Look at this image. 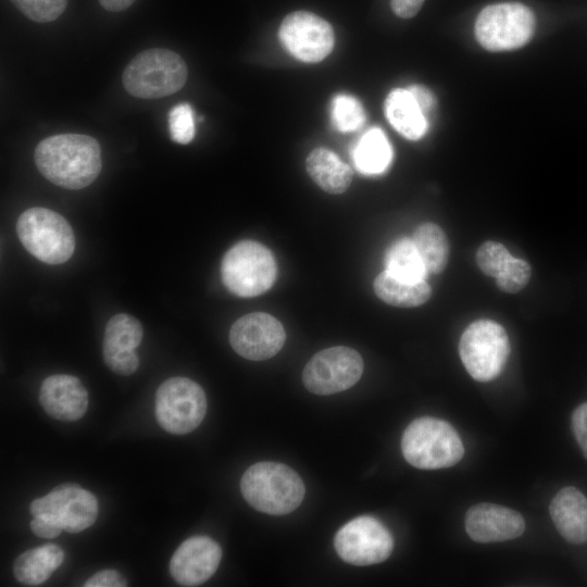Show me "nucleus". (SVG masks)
<instances>
[{"label": "nucleus", "mask_w": 587, "mask_h": 587, "mask_svg": "<svg viewBox=\"0 0 587 587\" xmlns=\"http://www.w3.org/2000/svg\"><path fill=\"white\" fill-rule=\"evenodd\" d=\"M34 159L45 178L65 189L87 187L101 171L100 145L84 134L47 137L36 146Z\"/></svg>", "instance_id": "1"}, {"label": "nucleus", "mask_w": 587, "mask_h": 587, "mask_svg": "<svg viewBox=\"0 0 587 587\" xmlns=\"http://www.w3.org/2000/svg\"><path fill=\"white\" fill-rule=\"evenodd\" d=\"M246 501L255 510L284 515L302 502L305 488L301 477L286 464L263 461L246 470L240 480Z\"/></svg>", "instance_id": "2"}, {"label": "nucleus", "mask_w": 587, "mask_h": 587, "mask_svg": "<svg viewBox=\"0 0 587 587\" xmlns=\"http://www.w3.org/2000/svg\"><path fill=\"white\" fill-rule=\"evenodd\" d=\"M184 59L165 48L147 49L126 65L122 82L126 91L139 99H159L180 90L187 82Z\"/></svg>", "instance_id": "3"}, {"label": "nucleus", "mask_w": 587, "mask_h": 587, "mask_svg": "<svg viewBox=\"0 0 587 587\" xmlns=\"http://www.w3.org/2000/svg\"><path fill=\"white\" fill-rule=\"evenodd\" d=\"M401 450L408 463L422 470L450 467L464 455L457 430L446 421L428 416L408 425L401 438Z\"/></svg>", "instance_id": "4"}, {"label": "nucleus", "mask_w": 587, "mask_h": 587, "mask_svg": "<svg viewBox=\"0 0 587 587\" xmlns=\"http://www.w3.org/2000/svg\"><path fill=\"white\" fill-rule=\"evenodd\" d=\"M276 275L277 265L272 252L258 241H238L222 259V282L238 297L250 298L267 291Z\"/></svg>", "instance_id": "5"}, {"label": "nucleus", "mask_w": 587, "mask_h": 587, "mask_svg": "<svg viewBox=\"0 0 587 587\" xmlns=\"http://www.w3.org/2000/svg\"><path fill=\"white\" fill-rule=\"evenodd\" d=\"M16 233L24 248L47 264L64 263L74 253L71 225L50 209L34 207L24 211L16 222Z\"/></svg>", "instance_id": "6"}, {"label": "nucleus", "mask_w": 587, "mask_h": 587, "mask_svg": "<svg viewBox=\"0 0 587 587\" xmlns=\"http://www.w3.org/2000/svg\"><path fill=\"white\" fill-rule=\"evenodd\" d=\"M536 17L520 2H500L485 7L475 21V37L486 50L509 51L525 46L533 37Z\"/></svg>", "instance_id": "7"}, {"label": "nucleus", "mask_w": 587, "mask_h": 587, "mask_svg": "<svg viewBox=\"0 0 587 587\" xmlns=\"http://www.w3.org/2000/svg\"><path fill=\"white\" fill-rule=\"evenodd\" d=\"M459 353L469 374L478 382H489L503 370L510 354L505 329L490 320H478L463 332Z\"/></svg>", "instance_id": "8"}, {"label": "nucleus", "mask_w": 587, "mask_h": 587, "mask_svg": "<svg viewBox=\"0 0 587 587\" xmlns=\"http://www.w3.org/2000/svg\"><path fill=\"white\" fill-rule=\"evenodd\" d=\"M207 412V398L199 384L187 377L163 382L155 395V416L163 429L183 435L196 429Z\"/></svg>", "instance_id": "9"}, {"label": "nucleus", "mask_w": 587, "mask_h": 587, "mask_svg": "<svg viewBox=\"0 0 587 587\" xmlns=\"http://www.w3.org/2000/svg\"><path fill=\"white\" fill-rule=\"evenodd\" d=\"M363 360L349 347L335 346L315 353L302 372V383L312 394L327 396L352 387L362 376Z\"/></svg>", "instance_id": "10"}, {"label": "nucleus", "mask_w": 587, "mask_h": 587, "mask_svg": "<svg viewBox=\"0 0 587 587\" xmlns=\"http://www.w3.org/2000/svg\"><path fill=\"white\" fill-rule=\"evenodd\" d=\"M334 546L345 562L371 565L389 558L394 549V538L380 521L371 515H361L339 528Z\"/></svg>", "instance_id": "11"}, {"label": "nucleus", "mask_w": 587, "mask_h": 587, "mask_svg": "<svg viewBox=\"0 0 587 587\" xmlns=\"http://www.w3.org/2000/svg\"><path fill=\"white\" fill-rule=\"evenodd\" d=\"M29 510L34 516L49 519L63 530L79 533L96 522L99 509L90 491L75 484H64L35 499Z\"/></svg>", "instance_id": "12"}, {"label": "nucleus", "mask_w": 587, "mask_h": 587, "mask_svg": "<svg viewBox=\"0 0 587 587\" xmlns=\"http://www.w3.org/2000/svg\"><path fill=\"white\" fill-rule=\"evenodd\" d=\"M278 37L292 57L307 63L322 61L335 45L332 25L308 11H295L286 15L279 26Z\"/></svg>", "instance_id": "13"}, {"label": "nucleus", "mask_w": 587, "mask_h": 587, "mask_svg": "<svg viewBox=\"0 0 587 587\" xmlns=\"http://www.w3.org/2000/svg\"><path fill=\"white\" fill-rule=\"evenodd\" d=\"M286 333L282 323L264 312H252L239 317L230 327L229 342L242 358L262 361L274 357L283 348Z\"/></svg>", "instance_id": "14"}, {"label": "nucleus", "mask_w": 587, "mask_h": 587, "mask_svg": "<svg viewBox=\"0 0 587 587\" xmlns=\"http://www.w3.org/2000/svg\"><path fill=\"white\" fill-rule=\"evenodd\" d=\"M222 559L218 544L207 536H193L180 544L170 561V573L182 586H198L217 570Z\"/></svg>", "instance_id": "15"}, {"label": "nucleus", "mask_w": 587, "mask_h": 587, "mask_svg": "<svg viewBox=\"0 0 587 587\" xmlns=\"http://www.w3.org/2000/svg\"><path fill=\"white\" fill-rule=\"evenodd\" d=\"M143 330L140 322L126 313L112 316L107 325L102 354L107 366L118 375H130L139 366L136 348L140 345Z\"/></svg>", "instance_id": "16"}, {"label": "nucleus", "mask_w": 587, "mask_h": 587, "mask_svg": "<svg viewBox=\"0 0 587 587\" xmlns=\"http://www.w3.org/2000/svg\"><path fill=\"white\" fill-rule=\"evenodd\" d=\"M465 529L474 541L498 542L521 536L525 530V521L512 509L492 503H478L466 512Z\"/></svg>", "instance_id": "17"}, {"label": "nucleus", "mask_w": 587, "mask_h": 587, "mask_svg": "<svg viewBox=\"0 0 587 587\" xmlns=\"http://www.w3.org/2000/svg\"><path fill=\"white\" fill-rule=\"evenodd\" d=\"M39 402L52 417L61 421H76L88 408V392L77 377L54 374L42 382Z\"/></svg>", "instance_id": "18"}, {"label": "nucleus", "mask_w": 587, "mask_h": 587, "mask_svg": "<svg viewBox=\"0 0 587 587\" xmlns=\"http://www.w3.org/2000/svg\"><path fill=\"white\" fill-rule=\"evenodd\" d=\"M552 522L569 542L580 545L587 541V498L575 487L562 488L549 507Z\"/></svg>", "instance_id": "19"}, {"label": "nucleus", "mask_w": 587, "mask_h": 587, "mask_svg": "<svg viewBox=\"0 0 587 587\" xmlns=\"http://www.w3.org/2000/svg\"><path fill=\"white\" fill-rule=\"evenodd\" d=\"M385 115L391 126L410 140L422 138L428 122L408 89H392L384 104Z\"/></svg>", "instance_id": "20"}, {"label": "nucleus", "mask_w": 587, "mask_h": 587, "mask_svg": "<svg viewBox=\"0 0 587 587\" xmlns=\"http://www.w3.org/2000/svg\"><path fill=\"white\" fill-rule=\"evenodd\" d=\"M305 168L311 179L332 195L345 192L352 183L351 167L326 148L313 149L307 157Z\"/></svg>", "instance_id": "21"}, {"label": "nucleus", "mask_w": 587, "mask_h": 587, "mask_svg": "<svg viewBox=\"0 0 587 587\" xmlns=\"http://www.w3.org/2000/svg\"><path fill=\"white\" fill-rule=\"evenodd\" d=\"M63 560L64 551L61 547L43 545L20 554L14 562L13 573L20 583L37 586L46 582Z\"/></svg>", "instance_id": "22"}, {"label": "nucleus", "mask_w": 587, "mask_h": 587, "mask_svg": "<svg viewBox=\"0 0 587 587\" xmlns=\"http://www.w3.org/2000/svg\"><path fill=\"white\" fill-rule=\"evenodd\" d=\"M375 295L385 303L398 308H414L425 303L432 295L426 280L411 282L398 278L387 271L373 283Z\"/></svg>", "instance_id": "23"}, {"label": "nucleus", "mask_w": 587, "mask_h": 587, "mask_svg": "<svg viewBox=\"0 0 587 587\" xmlns=\"http://www.w3.org/2000/svg\"><path fill=\"white\" fill-rule=\"evenodd\" d=\"M391 146L384 132L377 127L367 130L352 150L355 167L364 174H379L390 164Z\"/></svg>", "instance_id": "24"}, {"label": "nucleus", "mask_w": 587, "mask_h": 587, "mask_svg": "<svg viewBox=\"0 0 587 587\" xmlns=\"http://www.w3.org/2000/svg\"><path fill=\"white\" fill-rule=\"evenodd\" d=\"M412 239L428 274L441 273L449 259V242L444 230L435 223H423Z\"/></svg>", "instance_id": "25"}, {"label": "nucleus", "mask_w": 587, "mask_h": 587, "mask_svg": "<svg viewBox=\"0 0 587 587\" xmlns=\"http://www.w3.org/2000/svg\"><path fill=\"white\" fill-rule=\"evenodd\" d=\"M385 265V271L405 280H425L428 275L413 239L408 237L395 241L389 247Z\"/></svg>", "instance_id": "26"}, {"label": "nucleus", "mask_w": 587, "mask_h": 587, "mask_svg": "<svg viewBox=\"0 0 587 587\" xmlns=\"http://www.w3.org/2000/svg\"><path fill=\"white\" fill-rule=\"evenodd\" d=\"M332 121L339 132H352L363 125L365 112L355 97L340 93L332 102Z\"/></svg>", "instance_id": "27"}, {"label": "nucleus", "mask_w": 587, "mask_h": 587, "mask_svg": "<svg viewBox=\"0 0 587 587\" xmlns=\"http://www.w3.org/2000/svg\"><path fill=\"white\" fill-rule=\"evenodd\" d=\"M168 132L173 141L187 145L196 134L195 113L187 102L176 104L168 112Z\"/></svg>", "instance_id": "28"}, {"label": "nucleus", "mask_w": 587, "mask_h": 587, "mask_svg": "<svg viewBox=\"0 0 587 587\" xmlns=\"http://www.w3.org/2000/svg\"><path fill=\"white\" fill-rule=\"evenodd\" d=\"M27 18L37 23L57 20L67 5V0H10Z\"/></svg>", "instance_id": "29"}, {"label": "nucleus", "mask_w": 587, "mask_h": 587, "mask_svg": "<svg viewBox=\"0 0 587 587\" xmlns=\"http://www.w3.org/2000/svg\"><path fill=\"white\" fill-rule=\"evenodd\" d=\"M530 274V265L525 260L511 257L495 278L501 291L515 294L528 284Z\"/></svg>", "instance_id": "30"}, {"label": "nucleus", "mask_w": 587, "mask_h": 587, "mask_svg": "<svg viewBox=\"0 0 587 587\" xmlns=\"http://www.w3.org/2000/svg\"><path fill=\"white\" fill-rule=\"evenodd\" d=\"M511 257L502 243L488 240L477 249L476 262L484 274L497 277Z\"/></svg>", "instance_id": "31"}, {"label": "nucleus", "mask_w": 587, "mask_h": 587, "mask_svg": "<svg viewBox=\"0 0 587 587\" xmlns=\"http://www.w3.org/2000/svg\"><path fill=\"white\" fill-rule=\"evenodd\" d=\"M572 429L587 459V402L578 405L572 416Z\"/></svg>", "instance_id": "32"}, {"label": "nucleus", "mask_w": 587, "mask_h": 587, "mask_svg": "<svg viewBox=\"0 0 587 587\" xmlns=\"http://www.w3.org/2000/svg\"><path fill=\"white\" fill-rule=\"evenodd\" d=\"M126 585V579L115 570L100 571L84 584L85 587H123Z\"/></svg>", "instance_id": "33"}, {"label": "nucleus", "mask_w": 587, "mask_h": 587, "mask_svg": "<svg viewBox=\"0 0 587 587\" xmlns=\"http://www.w3.org/2000/svg\"><path fill=\"white\" fill-rule=\"evenodd\" d=\"M32 532L42 538H54L63 530L58 524L43 516H34L30 521Z\"/></svg>", "instance_id": "34"}, {"label": "nucleus", "mask_w": 587, "mask_h": 587, "mask_svg": "<svg viewBox=\"0 0 587 587\" xmlns=\"http://www.w3.org/2000/svg\"><path fill=\"white\" fill-rule=\"evenodd\" d=\"M407 89L411 92L417 105L427 117V114L432 112L436 103L434 95L422 85H412Z\"/></svg>", "instance_id": "35"}, {"label": "nucleus", "mask_w": 587, "mask_h": 587, "mask_svg": "<svg viewBox=\"0 0 587 587\" xmlns=\"http://www.w3.org/2000/svg\"><path fill=\"white\" fill-rule=\"evenodd\" d=\"M425 0H390L392 12L401 18H411L419 13Z\"/></svg>", "instance_id": "36"}, {"label": "nucleus", "mask_w": 587, "mask_h": 587, "mask_svg": "<svg viewBox=\"0 0 587 587\" xmlns=\"http://www.w3.org/2000/svg\"><path fill=\"white\" fill-rule=\"evenodd\" d=\"M135 0H99L100 5L110 12H121L129 8Z\"/></svg>", "instance_id": "37"}]
</instances>
